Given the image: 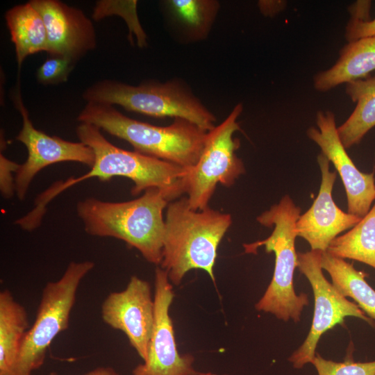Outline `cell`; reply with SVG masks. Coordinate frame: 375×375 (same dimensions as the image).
Segmentation results:
<instances>
[{
	"label": "cell",
	"instance_id": "1",
	"mask_svg": "<svg viewBox=\"0 0 375 375\" xmlns=\"http://www.w3.org/2000/svg\"><path fill=\"white\" fill-rule=\"evenodd\" d=\"M80 142L94 151L95 159L90 169L78 176L52 183L39 194L31 210L17 219L18 225L26 231H33L42 224L47 205L63 191L89 178L108 181L122 176L133 183V195L156 188L171 192L178 198L184 193L182 178L188 169L149 156L135 151L122 149L110 143L97 126L80 123L76 129Z\"/></svg>",
	"mask_w": 375,
	"mask_h": 375
},
{
	"label": "cell",
	"instance_id": "2",
	"mask_svg": "<svg viewBox=\"0 0 375 375\" xmlns=\"http://www.w3.org/2000/svg\"><path fill=\"white\" fill-rule=\"evenodd\" d=\"M176 199L171 192L153 188L128 201L85 198L77 203L76 210L88 234L121 240L138 249L146 260L159 265L165 233L163 211Z\"/></svg>",
	"mask_w": 375,
	"mask_h": 375
},
{
	"label": "cell",
	"instance_id": "3",
	"mask_svg": "<svg viewBox=\"0 0 375 375\" xmlns=\"http://www.w3.org/2000/svg\"><path fill=\"white\" fill-rule=\"evenodd\" d=\"M232 224L230 214L210 207L195 210L187 197L170 201L165 218L160 267L171 283L178 285L187 272L199 269L215 283L214 266L217 251Z\"/></svg>",
	"mask_w": 375,
	"mask_h": 375
},
{
	"label": "cell",
	"instance_id": "4",
	"mask_svg": "<svg viewBox=\"0 0 375 375\" xmlns=\"http://www.w3.org/2000/svg\"><path fill=\"white\" fill-rule=\"evenodd\" d=\"M77 121L94 125L122 139L140 153L185 169L197 165L208 131L181 118L167 126H158L130 118L113 106L88 102Z\"/></svg>",
	"mask_w": 375,
	"mask_h": 375
},
{
	"label": "cell",
	"instance_id": "5",
	"mask_svg": "<svg viewBox=\"0 0 375 375\" xmlns=\"http://www.w3.org/2000/svg\"><path fill=\"white\" fill-rule=\"evenodd\" d=\"M301 208L289 195L257 217L264 226H274L272 234L263 240L244 244L245 253H256L264 247L266 252H274L275 267L272 279L264 295L256 304V310L270 312L285 322L290 319L300 321L301 311L308 304L306 294L297 295L294 288V273L297 267L295 251L296 224Z\"/></svg>",
	"mask_w": 375,
	"mask_h": 375
},
{
	"label": "cell",
	"instance_id": "6",
	"mask_svg": "<svg viewBox=\"0 0 375 375\" xmlns=\"http://www.w3.org/2000/svg\"><path fill=\"white\" fill-rule=\"evenodd\" d=\"M83 97L88 103L118 105L155 117L184 119L207 131L215 126V115L181 80L148 81L138 85L103 80L87 88Z\"/></svg>",
	"mask_w": 375,
	"mask_h": 375
},
{
	"label": "cell",
	"instance_id": "7",
	"mask_svg": "<svg viewBox=\"0 0 375 375\" xmlns=\"http://www.w3.org/2000/svg\"><path fill=\"white\" fill-rule=\"evenodd\" d=\"M94 267V263L90 260L71 262L59 279L46 284L12 375H31L43 365L52 341L68 328L79 285Z\"/></svg>",
	"mask_w": 375,
	"mask_h": 375
},
{
	"label": "cell",
	"instance_id": "8",
	"mask_svg": "<svg viewBox=\"0 0 375 375\" xmlns=\"http://www.w3.org/2000/svg\"><path fill=\"white\" fill-rule=\"evenodd\" d=\"M242 110V104L238 103L220 124L208 132L198 162L188 169L182 178L184 193L193 210L208 208L218 183L231 187L245 172L242 160L235 153L240 140L233 138L240 129L237 119Z\"/></svg>",
	"mask_w": 375,
	"mask_h": 375
},
{
	"label": "cell",
	"instance_id": "9",
	"mask_svg": "<svg viewBox=\"0 0 375 375\" xmlns=\"http://www.w3.org/2000/svg\"><path fill=\"white\" fill-rule=\"evenodd\" d=\"M322 251L311 250L297 253V267L309 281L314 294L315 309L310 332L288 360L294 368L300 369L312 362L320 337L337 324H342L347 317L360 318L371 325L373 320L354 303L344 297L329 283L321 267Z\"/></svg>",
	"mask_w": 375,
	"mask_h": 375
},
{
	"label": "cell",
	"instance_id": "10",
	"mask_svg": "<svg viewBox=\"0 0 375 375\" xmlns=\"http://www.w3.org/2000/svg\"><path fill=\"white\" fill-rule=\"evenodd\" d=\"M17 109L22 117V128L16 140L26 147L28 157L15 174V193L19 200L26 198L34 177L44 167L60 162H77L92 167L93 150L82 142H74L49 135L35 128L29 118L19 91L13 96Z\"/></svg>",
	"mask_w": 375,
	"mask_h": 375
},
{
	"label": "cell",
	"instance_id": "11",
	"mask_svg": "<svg viewBox=\"0 0 375 375\" xmlns=\"http://www.w3.org/2000/svg\"><path fill=\"white\" fill-rule=\"evenodd\" d=\"M154 284V323L148 356L132 375H198L193 367L194 357L178 351L169 313L174 294L167 272L160 267L156 269Z\"/></svg>",
	"mask_w": 375,
	"mask_h": 375
},
{
	"label": "cell",
	"instance_id": "12",
	"mask_svg": "<svg viewBox=\"0 0 375 375\" xmlns=\"http://www.w3.org/2000/svg\"><path fill=\"white\" fill-rule=\"evenodd\" d=\"M101 314L105 324L126 335L130 344L145 361L154 323V299L150 284L136 276H131L124 290L107 296Z\"/></svg>",
	"mask_w": 375,
	"mask_h": 375
},
{
	"label": "cell",
	"instance_id": "13",
	"mask_svg": "<svg viewBox=\"0 0 375 375\" xmlns=\"http://www.w3.org/2000/svg\"><path fill=\"white\" fill-rule=\"evenodd\" d=\"M316 124L318 129L310 127L307 135L339 173L347 194L348 212L362 219L375 200L374 174L360 172L351 160L338 133L333 112L318 111Z\"/></svg>",
	"mask_w": 375,
	"mask_h": 375
},
{
	"label": "cell",
	"instance_id": "14",
	"mask_svg": "<svg viewBox=\"0 0 375 375\" xmlns=\"http://www.w3.org/2000/svg\"><path fill=\"white\" fill-rule=\"evenodd\" d=\"M42 16L47 34L48 53L75 62L97 44L92 21L76 8L57 0H31Z\"/></svg>",
	"mask_w": 375,
	"mask_h": 375
},
{
	"label": "cell",
	"instance_id": "15",
	"mask_svg": "<svg viewBox=\"0 0 375 375\" xmlns=\"http://www.w3.org/2000/svg\"><path fill=\"white\" fill-rule=\"evenodd\" d=\"M317 162L322 174L319 193L312 206L299 217L295 229L312 250L326 251L333 239L353 228L361 218L344 212L335 204L332 192L336 172L330 171V161L323 153L317 156Z\"/></svg>",
	"mask_w": 375,
	"mask_h": 375
},
{
	"label": "cell",
	"instance_id": "16",
	"mask_svg": "<svg viewBox=\"0 0 375 375\" xmlns=\"http://www.w3.org/2000/svg\"><path fill=\"white\" fill-rule=\"evenodd\" d=\"M375 70V35L348 42L340 51V56L329 69L313 77L314 88L319 92L367 78Z\"/></svg>",
	"mask_w": 375,
	"mask_h": 375
},
{
	"label": "cell",
	"instance_id": "17",
	"mask_svg": "<svg viewBox=\"0 0 375 375\" xmlns=\"http://www.w3.org/2000/svg\"><path fill=\"white\" fill-rule=\"evenodd\" d=\"M161 5L174 34L186 43L208 36L220 8L217 0H165Z\"/></svg>",
	"mask_w": 375,
	"mask_h": 375
},
{
	"label": "cell",
	"instance_id": "18",
	"mask_svg": "<svg viewBox=\"0 0 375 375\" xmlns=\"http://www.w3.org/2000/svg\"><path fill=\"white\" fill-rule=\"evenodd\" d=\"M28 329L26 308L5 289L0 292V375H12Z\"/></svg>",
	"mask_w": 375,
	"mask_h": 375
},
{
	"label": "cell",
	"instance_id": "19",
	"mask_svg": "<svg viewBox=\"0 0 375 375\" xmlns=\"http://www.w3.org/2000/svg\"><path fill=\"white\" fill-rule=\"evenodd\" d=\"M5 19L19 67L29 55L40 51L48 53L44 20L30 2L10 8L6 12Z\"/></svg>",
	"mask_w": 375,
	"mask_h": 375
},
{
	"label": "cell",
	"instance_id": "20",
	"mask_svg": "<svg viewBox=\"0 0 375 375\" xmlns=\"http://www.w3.org/2000/svg\"><path fill=\"white\" fill-rule=\"evenodd\" d=\"M346 93L356 106L338 133L345 149L358 144L375 126V76L346 83Z\"/></svg>",
	"mask_w": 375,
	"mask_h": 375
},
{
	"label": "cell",
	"instance_id": "21",
	"mask_svg": "<svg viewBox=\"0 0 375 375\" xmlns=\"http://www.w3.org/2000/svg\"><path fill=\"white\" fill-rule=\"evenodd\" d=\"M321 267L328 272L333 285L344 297L353 299L365 314L375 320V290L365 281L366 273L326 251L322 252Z\"/></svg>",
	"mask_w": 375,
	"mask_h": 375
},
{
	"label": "cell",
	"instance_id": "22",
	"mask_svg": "<svg viewBox=\"0 0 375 375\" xmlns=\"http://www.w3.org/2000/svg\"><path fill=\"white\" fill-rule=\"evenodd\" d=\"M326 251L333 256L355 260L375 269V203L356 226L333 239Z\"/></svg>",
	"mask_w": 375,
	"mask_h": 375
},
{
	"label": "cell",
	"instance_id": "23",
	"mask_svg": "<svg viewBox=\"0 0 375 375\" xmlns=\"http://www.w3.org/2000/svg\"><path fill=\"white\" fill-rule=\"evenodd\" d=\"M318 375H375V360L353 362L347 360L342 362L322 358L316 353L312 362Z\"/></svg>",
	"mask_w": 375,
	"mask_h": 375
},
{
	"label": "cell",
	"instance_id": "24",
	"mask_svg": "<svg viewBox=\"0 0 375 375\" xmlns=\"http://www.w3.org/2000/svg\"><path fill=\"white\" fill-rule=\"evenodd\" d=\"M74 62L59 56H51L38 69L36 77L42 84H57L67 80Z\"/></svg>",
	"mask_w": 375,
	"mask_h": 375
},
{
	"label": "cell",
	"instance_id": "25",
	"mask_svg": "<svg viewBox=\"0 0 375 375\" xmlns=\"http://www.w3.org/2000/svg\"><path fill=\"white\" fill-rule=\"evenodd\" d=\"M19 165L0 155V189L3 198L10 199L15 193V178L12 173L17 172Z\"/></svg>",
	"mask_w": 375,
	"mask_h": 375
},
{
	"label": "cell",
	"instance_id": "26",
	"mask_svg": "<svg viewBox=\"0 0 375 375\" xmlns=\"http://www.w3.org/2000/svg\"><path fill=\"white\" fill-rule=\"evenodd\" d=\"M374 35L375 18L366 21L351 18L346 26L345 38L348 42Z\"/></svg>",
	"mask_w": 375,
	"mask_h": 375
},
{
	"label": "cell",
	"instance_id": "27",
	"mask_svg": "<svg viewBox=\"0 0 375 375\" xmlns=\"http://www.w3.org/2000/svg\"><path fill=\"white\" fill-rule=\"evenodd\" d=\"M372 6L371 1H358L349 8L352 19L359 20H369V10Z\"/></svg>",
	"mask_w": 375,
	"mask_h": 375
},
{
	"label": "cell",
	"instance_id": "28",
	"mask_svg": "<svg viewBox=\"0 0 375 375\" xmlns=\"http://www.w3.org/2000/svg\"><path fill=\"white\" fill-rule=\"evenodd\" d=\"M286 5L285 1L261 0L258 2L260 12L265 17H273L283 10Z\"/></svg>",
	"mask_w": 375,
	"mask_h": 375
},
{
	"label": "cell",
	"instance_id": "29",
	"mask_svg": "<svg viewBox=\"0 0 375 375\" xmlns=\"http://www.w3.org/2000/svg\"><path fill=\"white\" fill-rule=\"evenodd\" d=\"M83 375H119L111 367H98Z\"/></svg>",
	"mask_w": 375,
	"mask_h": 375
},
{
	"label": "cell",
	"instance_id": "30",
	"mask_svg": "<svg viewBox=\"0 0 375 375\" xmlns=\"http://www.w3.org/2000/svg\"><path fill=\"white\" fill-rule=\"evenodd\" d=\"M198 375H215L211 372H206V373H200Z\"/></svg>",
	"mask_w": 375,
	"mask_h": 375
},
{
	"label": "cell",
	"instance_id": "31",
	"mask_svg": "<svg viewBox=\"0 0 375 375\" xmlns=\"http://www.w3.org/2000/svg\"><path fill=\"white\" fill-rule=\"evenodd\" d=\"M48 375H58V374L56 373V372H51V373L49 374Z\"/></svg>",
	"mask_w": 375,
	"mask_h": 375
}]
</instances>
